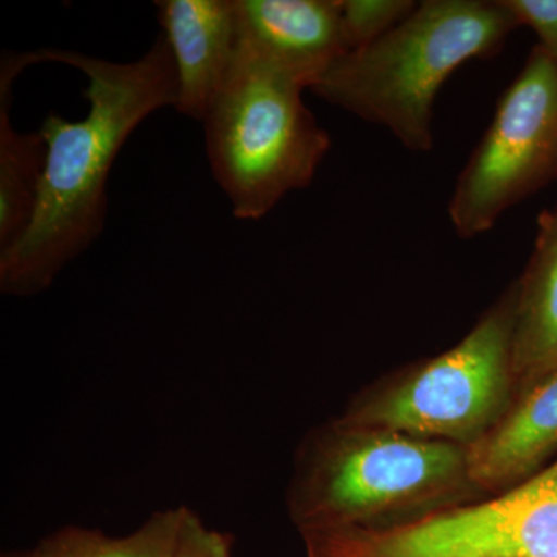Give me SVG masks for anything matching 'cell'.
I'll return each mask as SVG.
<instances>
[{
	"mask_svg": "<svg viewBox=\"0 0 557 557\" xmlns=\"http://www.w3.org/2000/svg\"><path fill=\"white\" fill-rule=\"evenodd\" d=\"M515 310L516 287L456 347L336 421L471 446L509 409Z\"/></svg>",
	"mask_w": 557,
	"mask_h": 557,
	"instance_id": "obj_5",
	"label": "cell"
},
{
	"mask_svg": "<svg viewBox=\"0 0 557 557\" xmlns=\"http://www.w3.org/2000/svg\"><path fill=\"white\" fill-rule=\"evenodd\" d=\"M516 28L502 0H423L383 38L344 54L311 91L429 152L443 84L465 62L496 57Z\"/></svg>",
	"mask_w": 557,
	"mask_h": 557,
	"instance_id": "obj_2",
	"label": "cell"
},
{
	"mask_svg": "<svg viewBox=\"0 0 557 557\" xmlns=\"http://www.w3.org/2000/svg\"><path fill=\"white\" fill-rule=\"evenodd\" d=\"M519 27L536 33L545 53L557 64V0H502Z\"/></svg>",
	"mask_w": 557,
	"mask_h": 557,
	"instance_id": "obj_16",
	"label": "cell"
},
{
	"mask_svg": "<svg viewBox=\"0 0 557 557\" xmlns=\"http://www.w3.org/2000/svg\"><path fill=\"white\" fill-rule=\"evenodd\" d=\"M185 505L153 512L126 536L65 527L40 541L25 557H174Z\"/></svg>",
	"mask_w": 557,
	"mask_h": 557,
	"instance_id": "obj_13",
	"label": "cell"
},
{
	"mask_svg": "<svg viewBox=\"0 0 557 557\" xmlns=\"http://www.w3.org/2000/svg\"><path fill=\"white\" fill-rule=\"evenodd\" d=\"M3 557H25V553H21V555H7Z\"/></svg>",
	"mask_w": 557,
	"mask_h": 557,
	"instance_id": "obj_17",
	"label": "cell"
},
{
	"mask_svg": "<svg viewBox=\"0 0 557 557\" xmlns=\"http://www.w3.org/2000/svg\"><path fill=\"white\" fill-rule=\"evenodd\" d=\"M242 40L307 89L348 53L341 0H236Z\"/></svg>",
	"mask_w": 557,
	"mask_h": 557,
	"instance_id": "obj_9",
	"label": "cell"
},
{
	"mask_svg": "<svg viewBox=\"0 0 557 557\" xmlns=\"http://www.w3.org/2000/svg\"><path fill=\"white\" fill-rule=\"evenodd\" d=\"M300 534L306 557H557V460L479 504Z\"/></svg>",
	"mask_w": 557,
	"mask_h": 557,
	"instance_id": "obj_6",
	"label": "cell"
},
{
	"mask_svg": "<svg viewBox=\"0 0 557 557\" xmlns=\"http://www.w3.org/2000/svg\"><path fill=\"white\" fill-rule=\"evenodd\" d=\"M17 76L0 65V251L20 239L30 222L47 157L39 131L22 134L11 124V87Z\"/></svg>",
	"mask_w": 557,
	"mask_h": 557,
	"instance_id": "obj_12",
	"label": "cell"
},
{
	"mask_svg": "<svg viewBox=\"0 0 557 557\" xmlns=\"http://www.w3.org/2000/svg\"><path fill=\"white\" fill-rule=\"evenodd\" d=\"M556 180L557 64L534 46L458 175L448 205L453 228L461 239L482 236Z\"/></svg>",
	"mask_w": 557,
	"mask_h": 557,
	"instance_id": "obj_7",
	"label": "cell"
},
{
	"mask_svg": "<svg viewBox=\"0 0 557 557\" xmlns=\"http://www.w3.org/2000/svg\"><path fill=\"white\" fill-rule=\"evenodd\" d=\"M306 89L240 39L203 120L209 166L237 219L265 218L287 194L306 189L332 148L302 100Z\"/></svg>",
	"mask_w": 557,
	"mask_h": 557,
	"instance_id": "obj_4",
	"label": "cell"
},
{
	"mask_svg": "<svg viewBox=\"0 0 557 557\" xmlns=\"http://www.w3.org/2000/svg\"><path fill=\"white\" fill-rule=\"evenodd\" d=\"M557 453V370L509 406L504 417L468 446L469 480L485 490L533 478Z\"/></svg>",
	"mask_w": 557,
	"mask_h": 557,
	"instance_id": "obj_10",
	"label": "cell"
},
{
	"mask_svg": "<svg viewBox=\"0 0 557 557\" xmlns=\"http://www.w3.org/2000/svg\"><path fill=\"white\" fill-rule=\"evenodd\" d=\"M174 557H233L228 534L212 530L193 509L185 507Z\"/></svg>",
	"mask_w": 557,
	"mask_h": 557,
	"instance_id": "obj_15",
	"label": "cell"
},
{
	"mask_svg": "<svg viewBox=\"0 0 557 557\" xmlns=\"http://www.w3.org/2000/svg\"><path fill=\"white\" fill-rule=\"evenodd\" d=\"M417 5L413 0H341V27L347 50L362 49L383 38Z\"/></svg>",
	"mask_w": 557,
	"mask_h": 557,
	"instance_id": "obj_14",
	"label": "cell"
},
{
	"mask_svg": "<svg viewBox=\"0 0 557 557\" xmlns=\"http://www.w3.org/2000/svg\"><path fill=\"white\" fill-rule=\"evenodd\" d=\"M24 69L62 62L89 79V112L67 120L50 113L40 134L47 157L27 228L0 251V292L30 298L47 292L72 260L101 236L108 218V182L113 161L139 124L177 104V73L168 40L157 36L137 61L112 62L75 51L21 53Z\"/></svg>",
	"mask_w": 557,
	"mask_h": 557,
	"instance_id": "obj_1",
	"label": "cell"
},
{
	"mask_svg": "<svg viewBox=\"0 0 557 557\" xmlns=\"http://www.w3.org/2000/svg\"><path fill=\"white\" fill-rule=\"evenodd\" d=\"M156 9L177 73L175 109L203 123L239 53L236 0H157Z\"/></svg>",
	"mask_w": 557,
	"mask_h": 557,
	"instance_id": "obj_8",
	"label": "cell"
},
{
	"mask_svg": "<svg viewBox=\"0 0 557 557\" xmlns=\"http://www.w3.org/2000/svg\"><path fill=\"white\" fill-rule=\"evenodd\" d=\"M557 370V205L537 219L533 255L516 285L512 375L520 395Z\"/></svg>",
	"mask_w": 557,
	"mask_h": 557,
	"instance_id": "obj_11",
	"label": "cell"
},
{
	"mask_svg": "<svg viewBox=\"0 0 557 557\" xmlns=\"http://www.w3.org/2000/svg\"><path fill=\"white\" fill-rule=\"evenodd\" d=\"M469 485L468 446L335 421L299 453L289 518L300 533L394 525Z\"/></svg>",
	"mask_w": 557,
	"mask_h": 557,
	"instance_id": "obj_3",
	"label": "cell"
}]
</instances>
